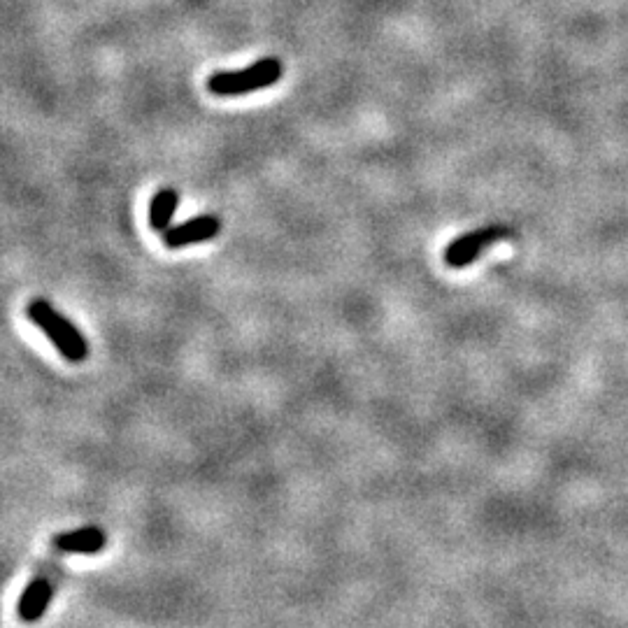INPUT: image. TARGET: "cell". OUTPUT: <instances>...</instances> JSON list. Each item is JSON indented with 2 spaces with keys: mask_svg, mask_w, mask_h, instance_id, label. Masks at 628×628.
Listing matches in <instances>:
<instances>
[{
  "mask_svg": "<svg viewBox=\"0 0 628 628\" xmlns=\"http://www.w3.org/2000/svg\"><path fill=\"white\" fill-rule=\"evenodd\" d=\"M26 317L33 326H38L47 340L52 342L56 352H59L68 363H84L89 359V342L84 333L70 321L66 314H61L52 303L45 298H33L26 305Z\"/></svg>",
  "mask_w": 628,
  "mask_h": 628,
  "instance_id": "6da1fadb",
  "label": "cell"
},
{
  "mask_svg": "<svg viewBox=\"0 0 628 628\" xmlns=\"http://www.w3.org/2000/svg\"><path fill=\"white\" fill-rule=\"evenodd\" d=\"M284 77V63L277 56H266V59L254 61L252 66L242 70H221L212 73L205 82V87L212 96L217 98H233L247 96L254 91L268 89Z\"/></svg>",
  "mask_w": 628,
  "mask_h": 628,
  "instance_id": "7a4b0ae2",
  "label": "cell"
},
{
  "mask_svg": "<svg viewBox=\"0 0 628 628\" xmlns=\"http://www.w3.org/2000/svg\"><path fill=\"white\" fill-rule=\"evenodd\" d=\"M510 235L512 231L505 226L475 228V231L463 233L459 235V238H454L452 242H449V245L445 247V252H442V261L454 270L466 268L470 266V263H475L477 259H480V254L484 252V249L494 245V242L508 240Z\"/></svg>",
  "mask_w": 628,
  "mask_h": 628,
  "instance_id": "3957f363",
  "label": "cell"
},
{
  "mask_svg": "<svg viewBox=\"0 0 628 628\" xmlns=\"http://www.w3.org/2000/svg\"><path fill=\"white\" fill-rule=\"evenodd\" d=\"M221 231V221L214 214H201L182 224H173L168 231L161 233V242L168 249H184L191 245H201V242L214 240Z\"/></svg>",
  "mask_w": 628,
  "mask_h": 628,
  "instance_id": "277c9868",
  "label": "cell"
},
{
  "mask_svg": "<svg viewBox=\"0 0 628 628\" xmlns=\"http://www.w3.org/2000/svg\"><path fill=\"white\" fill-rule=\"evenodd\" d=\"M54 584L47 577H33L21 591V598L17 603V615L24 624H35L45 617V612L52 603Z\"/></svg>",
  "mask_w": 628,
  "mask_h": 628,
  "instance_id": "5b68a950",
  "label": "cell"
},
{
  "mask_svg": "<svg viewBox=\"0 0 628 628\" xmlns=\"http://www.w3.org/2000/svg\"><path fill=\"white\" fill-rule=\"evenodd\" d=\"M52 545L61 554H98L107 545V535L101 526H82L75 531L56 533Z\"/></svg>",
  "mask_w": 628,
  "mask_h": 628,
  "instance_id": "8992f818",
  "label": "cell"
},
{
  "mask_svg": "<svg viewBox=\"0 0 628 628\" xmlns=\"http://www.w3.org/2000/svg\"><path fill=\"white\" fill-rule=\"evenodd\" d=\"M177 205H180V194L173 187H163L152 196V203H149V228L154 233H163L173 226Z\"/></svg>",
  "mask_w": 628,
  "mask_h": 628,
  "instance_id": "52a82bcc",
  "label": "cell"
}]
</instances>
